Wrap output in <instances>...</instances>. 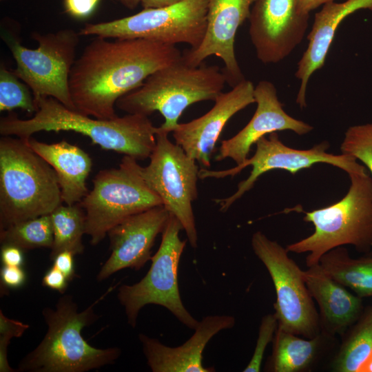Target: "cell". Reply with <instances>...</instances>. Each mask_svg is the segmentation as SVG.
<instances>
[{"label":"cell","mask_w":372,"mask_h":372,"mask_svg":"<svg viewBox=\"0 0 372 372\" xmlns=\"http://www.w3.org/2000/svg\"><path fill=\"white\" fill-rule=\"evenodd\" d=\"M74 254L64 251L57 254L53 260V266L61 271L70 280L75 276Z\"/></svg>","instance_id":"35"},{"label":"cell","mask_w":372,"mask_h":372,"mask_svg":"<svg viewBox=\"0 0 372 372\" xmlns=\"http://www.w3.org/2000/svg\"><path fill=\"white\" fill-rule=\"evenodd\" d=\"M359 372H372V353L362 366Z\"/></svg>","instance_id":"41"},{"label":"cell","mask_w":372,"mask_h":372,"mask_svg":"<svg viewBox=\"0 0 372 372\" xmlns=\"http://www.w3.org/2000/svg\"><path fill=\"white\" fill-rule=\"evenodd\" d=\"M100 0H63L65 12L76 19L89 17Z\"/></svg>","instance_id":"31"},{"label":"cell","mask_w":372,"mask_h":372,"mask_svg":"<svg viewBox=\"0 0 372 372\" xmlns=\"http://www.w3.org/2000/svg\"><path fill=\"white\" fill-rule=\"evenodd\" d=\"M37 110L29 119L10 114L0 119L1 136L29 139L41 131H73L89 137L102 149L115 151L138 160L149 158L156 146L158 127L148 116L127 114L112 119L91 118L65 107L52 97L35 101Z\"/></svg>","instance_id":"2"},{"label":"cell","mask_w":372,"mask_h":372,"mask_svg":"<svg viewBox=\"0 0 372 372\" xmlns=\"http://www.w3.org/2000/svg\"><path fill=\"white\" fill-rule=\"evenodd\" d=\"M303 276L319 306L321 332L329 336L344 334L362 312L361 298L331 278L319 263L303 271Z\"/></svg>","instance_id":"21"},{"label":"cell","mask_w":372,"mask_h":372,"mask_svg":"<svg viewBox=\"0 0 372 372\" xmlns=\"http://www.w3.org/2000/svg\"><path fill=\"white\" fill-rule=\"evenodd\" d=\"M362 9L372 10V0L329 2L315 14L312 28L307 36V48L298 61L295 72V76L300 81L296 97V103L300 108L307 106L306 93L309 79L316 70L324 66L339 25L346 17Z\"/></svg>","instance_id":"20"},{"label":"cell","mask_w":372,"mask_h":372,"mask_svg":"<svg viewBox=\"0 0 372 372\" xmlns=\"http://www.w3.org/2000/svg\"><path fill=\"white\" fill-rule=\"evenodd\" d=\"M331 362L335 372H359L372 353V306L362 313Z\"/></svg>","instance_id":"25"},{"label":"cell","mask_w":372,"mask_h":372,"mask_svg":"<svg viewBox=\"0 0 372 372\" xmlns=\"http://www.w3.org/2000/svg\"><path fill=\"white\" fill-rule=\"evenodd\" d=\"M277 329L278 320L274 313H269L262 317L253 355L244 369V372L260 371L265 349L268 344L273 341Z\"/></svg>","instance_id":"30"},{"label":"cell","mask_w":372,"mask_h":372,"mask_svg":"<svg viewBox=\"0 0 372 372\" xmlns=\"http://www.w3.org/2000/svg\"><path fill=\"white\" fill-rule=\"evenodd\" d=\"M256 146V152L252 157L247 158L242 163L233 168L225 170H199L198 176L201 179L223 178L234 176L247 166L252 167L249 176L238 184V189L234 194L225 198L214 200L220 206V211H227L235 201L254 187L260 176L271 170H285L295 175L300 170L318 163L331 165L348 174L366 169L352 156L328 153L327 151L329 143L327 141L318 143L310 149H298L285 145L277 132H273L269 134L268 138L263 136L259 139Z\"/></svg>","instance_id":"13"},{"label":"cell","mask_w":372,"mask_h":372,"mask_svg":"<svg viewBox=\"0 0 372 372\" xmlns=\"http://www.w3.org/2000/svg\"><path fill=\"white\" fill-rule=\"evenodd\" d=\"M1 36L16 61L14 73L30 88L34 101L52 97L76 110L70 92L69 76L76 59L79 32L70 28L47 34L34 32L31 37L39 44L34 50L22 45L8 30Z\"/></svg>","instance_id":"8"},{"label":"cell","mask_w":372,"mask_h":372,"mask_svg":"<svg viewBox=\"0 0 372 372\" xmlns=\"http://www.w3.org/2000/svg\"><path fill=\"white\" fill-rule=\"evenodd\" d=\"M181 230L182 224L170 214L161 234L159 248L151 258L147 273L140 281L118 288L117 298L132 327L136 326L141 309L149 304L165 307L191 329L194 330L198 326L199 321L184 306L178 288V269L187 242L179 237Z\"/></svg>","instance_id":"9"},{"label":"cell","mask_w":372,"mask_h":372,"mask_svg":"<svg viewBox=\"0 0 372 372\" xmlns=\"http://www.w3.org/2000/svg\"><path fill=\"white\" fill-rule=\"evenodd\" d=\"M327 335L321 332L305 339L278 328L273 339L272 353L267 364L269 371L300 372L309 369L318 358Z\"/></svg>","instance_id":"23"},{"label":"cell","mask_w":372,"mask_h":372,"mask_svg":"<svg viewBox=\"0 0 372 372\" xmlns=\"http://www.w3.org/2000/svg\"><path fill=\"white\" fill-rule=\"evenodd\" d=\"M254 88L251 81L244 79L230 91L220 93L214 106L204 115L178 124L172 131L175 143L198 163L209 167L211 154L227 122L256 102Z\"/></svg>","instance_id":"17"},{"label":"cell","mask_w":372,"mask_h":372,"mask_svg":"<svg viewBox=\"0 0 372 372\" xmlns=\"http://www.w3.org/2000/svg\"><path fill=\"white\" fill-rule=\"evenodd\" d=\"M235 322L232 316H207L199 321L192 337L175 347L143 333L138 335V339L147 364L153 372H212L214 368L203 366V351L215 335L232 328Z\"/></svg>","instance_id":"19"},{"label":"cell","mask_w":372,"mask_h":372,"mask_svg":"<svg viewBox=\"0 0 372 372\" xmlns=\"http://www.w3.org/2000/svg\"><path fill=\"white\" fill-rule=\"evenodd\" d=\"M28 143L55 171L63 203H80L89 192L86 180L92 166L89 154L65 140L48 144L30 137Z\"/></svg>","instance_id":"22"},{"label":"cell","mask_w":372,"mask_h":372,"mask_svg":"<svg viewBox=\"0 0 372 372\" xmlns=\"http://www.w3.org/2000/svg\"><path fill=\"white\" fill-rule=\"evenodd\" d=\"M69 280L57 268L52 266L47 271L42 279V284L46 287L61 293L67 289Z\"/></svg>","instance_id":"34"},{"label":"cell","mask_w":372,"mask_h":372,"mask_svg":"<svg viewBox=\"0 0 372 372\" xmlns=\"http://www.w3.org/2000/svg\"><path fill=\"white\" fill-rule=\"evenodd\" d=\"M137 160L125 155L117 168L101 170L93 188L79 203L85 214V234L99 244L116 225L134 214L163 205L161 198L145 183Z\"/></svg>","instance_id":"7"},{"label":"cell","mask_w":372,"mask_h":372,"mask_svg":"<svg viewBox=\"0 0 372 372\" xmlns=\"http://www.w3.org/2000/svg\"><path fill=\"white\" fill-rule=\"evenodd\" d=\"M176 45L144 39L96 37L72 68L69 89L76 110L112 119L117 101L140 87L154 72L182 59Z\"/></svg>","instance_id":"1"},{"label":"cell","mask_w":372,"mask_h":372,"mask_svg":"<svg viewBox=\"0 0 372 372\" xmlns=\"http://www.w3.org/2000/svg\"><path fill=\"white\" fill-rule=\"evenodd\" d=\"M251 245L274 285L278 328L306 338L319 335V314L307 287L303 270L289 256L286 248L260 231L252 235Z\"/></svg>","instance_id":"12"},{"label":"cell","mask_w":372,"mask_h":372,"mask_svg":"<svg viewBox=\"0 0 372 372\" xmlns=\"http://www.w3.org/2000/svg\"><path fill=\"white\" fill-rule=\"evenodd\" d=\"M1 245H13L22 250L51 249L53 230L50 214L12 225L0 230Z\"/></svg>","instance_id":"27"},{"label":"cell","mask_w":372,"mask_h":372,"mask_svg":"<svg viewBox=\"0 0 372 372\" xmlns=\"http://www.w3.org/2000/svg\"><path fill=\"white\" fill-rule=\"evenodd\" d=\"M309 14L301 13L298 0H256L249 18V34L258 59L278 63L302 42Z\"/></svg>","instance_id":"14"},{"label":"cell","mask_w":372,"mask_h":372,"mask_svg":"<svg viewBox=\"0 0 372 372\" xmlns=\"http://www.w3.org/2000/svg\"><path fill=\"white\" fill-rule=\"evenodd\" d=\"M186 0H141L143 9L159 8L172 6Z\"/></svg>","instance_id":"39"},{"label":"cell","mask_w":372,"mask_h":372,"mask_svg":"<svg viewBox=\"0 0 372 372\" xmlns=\"http://www.w3.org/2000/svg\"><path fill=\"white\" fill-rule=\"evenodd\" d=\"M368 254L372 255V250H371L369 253H368Z\"/></svg>","instance_id":"42"},{"label":"cell","mask_w":372,"mask_h":372,"mask_svg":"<svg viewBox=\"0 0 372 372\" xmlns=\"http://www.w3.org/2000/svg\"><path fill=\"white\" fill-rule=\"evenodd\" d=\"M348 175L349 189L339 201L311 211L298 206L287 209L304 213L303 220L314 226L312 234L286 247L289 252L309 253L307 267L338 247L351 245L366 254L372 250V176L366 169Z\"/></svg>","instance_id":"5"},{"label":"cell","mask_w":372,"mask_h":372,"mask_svg":"<svg viewBox=\"0 0 372 372\" xmlns=\"http://www.w3.org/2000/svg\"><path fill=\"white\" fill-rule=\"evenodd\" d=\"M25 273L21 267L3 265L1 269V283L8 288H18L25 281Z\"/></svg>","instance_id":"33"},{"label":"cell","mask_w":372,"mask_h":372,"mask_svg":"<svg viewBox=\"0 0 372 372\" xmlns=\"http://www.w3.org/2000/svg\"><path fill=\"white\" fill-rule=\"evenodd\" d=\"M28 328V324L7 318L0 310V338L11 340L19 338Z\"/></svg>","instance_id":"32"},{"label":"cell","mask_w":372,"mask_h":372,"mask_svg":"<svg viewBox=\"0 0 372 372\" xmlns=\"http://www.w3.org/2000/svg\"><path fill=\"white\" fill-rule=\"evenodd\" d=\"M13 70L4 64L0 68V111H11L19 108L28 113H35L37 106L29 87L20 81Z\"/></svg>","instance_id":"28"},{"label":"cell","mask_w":372,"mask_h":372,"mask_svg":"<svg viewBox=\"0 0 372 372\" xmlns=\"http://www.w3.org/2000/svg\"><path fill=\"white\" fill-rule=\"evenodd\" d=\"M28 140L0 139V230L50 214L63 203L55 171Z\"/></svg>","instance_id":"4"},{"label":"cell","mask_w":372,"mask_h":372,"mask_svg":"<svg viewBox=\"0 0 372 372\" xmlns=\"http://www.w3.org/2000/svg\"><path fill=\"white\" fill-rule=\"evenodd\" d=\"M226 83L218 65L192 66L181 59L154 72L140 87L121 97L116 107L145 116L158 111L165 119L159 128L169 133L185 110L200 101H214Z\"/></svg>","instance_id":"6"},{"label":"cell","mask_w":372,"mask_h":372,"mask_svg":"<svg viewBox=\"0 0 372 372\" xmlns=\"http://www.w3.org/2000/svg\"><path fill=\"white\" fill-rule=\"evenodd\" d=\"M170 214L163 205L156 206L124 219L111 228V254L101 267L96 280L103 281L126 268L141 269L151 260L156 238L164 230Z\"/></svg>","instance_id":"16"},{"label":"cell","mask_w":372,"mask_h":372,"mask_svg":"<svg viewBox=\"0 0 372 372\" xmlns=\"http://www.w3.org/2000/svg\"><path fill=\"white\" fill-rule=\"evenodd\" d=\"M103 297L81 311L70 295L59 298L54 309L45 307L42 315L47 332L39 345L19 362L17 371L85 372L114 364L121 353L118 347L96 348L81 334L84 327L97 320L94 307Z\"/></svg>","instance_id":"3"},{"label":"cell","mask_w":372,"mask_h":372,"mask_svg":"<svg viewBox=\"0 0 372 372\" xmlns=\"http://www.w3.org/2000/svg\"><path fill=\"white\" fill-rule=\"evenodd\" d=\"M319 264L334 280L360 298L372 296V255L350 257L343 246L333 248L320 258Z\"/></svg>","instance_id":"24"},{"label":"cell","mask_w":372,"mask_h":372,"mask_svg":"<svg viewBox=\"0 0 372 372\" xmlns=\"http://www.w3.org/2000/svg\"><path fill=\"white\" fill-rule=\"evenodd\" d=\"M124 6L125 8L130 10H134L136 8L139 3H141V0H118Z\"/></svg>","instance_id":"40"},{"label":"cell","mask_w":372,"mask_h":372,"mask_svg":"<svg viewBox=\"0 0 372 372\" xmlns=\"http://www.w3.org/2000/svg\"><path fill=\"white\" fill-rule=\"evenodd\" d=\"M169 133L159 127L156 146L146 167L138 165V171L147 185L162 200L169 214L183 227L187 240L194 249L198 246L192 203L198 197L199 170L196 161L168 138Z\"/></svg>","instance_id":"11"},{"label":"cell","mask_w":372,"mask_h":372,"mask_svg":"<svg viewBox=\"0 0 372 372\" xmlns=\"http://www.w3.org/2000/svg\"><path fill=\"white\" fill-rule=\"evenodd\" d=\"M340 151L362 162L372 176V123L349 127L344 133Z\"/></svg>","instance_id":"29"},{"label":"cell","mask_w":372,"mask_h":372,"mask_svg":"<svg viewBox=\"0 0 372 372\" xmlns=\"http://www.w3.org/2000/svg\"><path fill=\"white\" fill-rule=\"evenodd\" d=\"M254 98L257 106L252 118L236 135L221 142L216 161L229 158L238 165L248 158L251 146L266 135L289 130L301 136L313 130L311 125L291 116L284 110L271 82L260 81L255 86Z\"/></svg>","instance_id":"18"},{"label":"cell","mask_w":372,"mask_h":372,"mask_svg":"<svg viewBox=\"0 0 372 372\" xmlns=\"http://www.w3.org/2000/svg\"><path fill=\"white\" fill-rule=\"evenodd\" d=\"M1 258L3 265L21 267L23 250L13 245H1Z\"/></svg>","instance_id":"36"},{"label":"cell","mask_w":372,"mask_h":372,"mask_svg":"<svg viewBox=\"0 0 372 372\" xmlns=\"http://www.w3.org/2000/svg\"><path fill=\"white\" fill-rule=\"evenodd\" d=\"M335 0H298L299 11L302 14H309L310 12L320 6Z\"/></svg>","instance_id":"38"},{"label":"cell","mask_w":372,"mask_h":372,"mask_svg":"<svg viewBox=\"0 0 372 372\" xmlns=\"http://www.w3.org/2000/svg\"><path fill=\"white\" fill-rule=\"evenodd\" d=\"M50 216L53 230L50 259L53 260L64 251L74 255L83 254L82 237L85 234V214L81 206L79 203L60 205Z\"/></svg>","instance_id":"26"},{"label":"cell","mask_w":372,"mask_h":372,"mask_svg":"<svg viewBox=\"0 0 372 372\" xmlns=\"http://www.w3.org/2000/svg\"><path fill=\"white\" fill-rule=\"evenodd\" d=\"M10 340L0 338V371L14 372L17 370L12 369L8 359V348Z\"/></svg>","instance_id":"37"},{"label":"cell","mask_w":372,"mask_h":372,"mask_svg":"<svg viewBox=\"0 0 372 372\" xmlns=\"http://www.w3.org/2000/svg\"><path fill=\"white\" fill-rule=\"evenodd\" d=\"M207 3L208 0H186L172 6L143 9L132 16L87 23L79 34L106 39H144L173 45L185 43L196 48L206 30Z\"/></svg>","instance_id":"10"},{"label":"cell","mask_w":372,"mask_h":372,"mask_svg":"<svg viewBox=\"0 0 372 372\" xmlns=\"http://www.w3.org/2000/svg\"><path fill=\"white\" fill-rule=\"evenodd\" d=\"M256 0H208L207 27L203 39L196 48L182 55L187 65L200 66L211 56L220 59L227 83L235 86L245 79L235 54L238 28L249 19Z\"/></svg>","instance_id":"15"}]
</instances>
